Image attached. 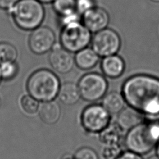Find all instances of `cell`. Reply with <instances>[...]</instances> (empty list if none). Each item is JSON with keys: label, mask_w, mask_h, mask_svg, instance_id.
<instances>
[{"label": "cell", "mask_w": 159, "mask_h": 159, "mask_svg": "<svg viewBox=\"0 0 159 159\" xmlns=\"http://www.w3.org/2000/svg\"><path fill=\"white\" fill-rule=\"evenodd\" d=\"M122 95L128 104L143 114H159V80L137 75L128 78L122 87Z\"/></svg>", "instance_id": "1"}, {"label": "cell", "mask_w": 159, "mask_h": 159, "mask_svg": "<svg viewBox=\"0 0 159 159\" xmlns=\"http://www.w3.org/2000/svg\"><path fill=\"white\" fill-rule=\"evenodd\" d=\"M60 86L58 76L48 69H39L33 72L27 81V89L37 101L45 102L57 96Z\"/></svg>", "instance_id": "2"}, {"label": "cell", "mask_w": 159, "mask_h": 159, "mask_svg": "<svg viewBox=\"0 0 159 159\" xmlns=\"http://www.w3.org/2000/svg\"><path fill=\"white\" fill-rule=\"evenodd\" d=\"M8 12L15 24L24 30L41 25L45 14L42 3L37 0H19Z\"/></svg>", "instance_id": "3"}, {"label": "cell", "mask_w": 159, "mask_h": 159, "mask_svg": "<svg viewBox=\"0 0 159 159\" xmlns=\"http://www.w3.org/2000/svg\"><path fill=\"white\" fill-rule=\"evenodd\" d=\"M159 140V124L141 123L130 129L125 144L131 152L144 154L150 152Z\"/></svg>", "instance_id": "4"}, {"label": "cell", "mask_w": 159, "mask_h": 159, "mask_svg": "<svg viewBox=\"0 0 159 159\" xmlns=\"http://www.w3.org/2000/svg\"><path fill=\"white\" fill-rule=\"evenodd\" d=\"M91 32L81 22L73 23L61 27L60 43L71 53H76L91 43Z\"/></svg>", "instance_id": "5"}, {"label": "cell", "mask_w": 159, "mask_h": 159, "mask_svg": "<svg viewBox=\"0 0 159 159\" xmlns=\"http://www.w3.org/2000/svg\"><path fill=\"white\" fill-rule=\"evenodd\" d=\"M78 86L81 97L83 99L94 102L103 98L108 84L103 75L92 72L84 75L80 79Z\"/></svg>", "instance_id": "6"}, {"label": "cell", "mask_w": 159, "mask_h": 159, "mask_svg": "<svg viewBox=\"0 0 159 159\" xmlns=\"http://www.w3.org/2000/svg\"><path fill=\"white\" fill-rule=\"evenodd\" d=\"M91 47L99 57L116 54L120 49L121 40L114 30L105 28L94 33L91 39Z\"/></svg>", "instance_id": "7"}, {"label": "cell", "mask_w": 159, "mask_h": 159, "mask_svg": "<svg viewBox=\"0 0 159 159\" xmlns=\"http://www.w3.org/2000/svg\"><path fill=\"white\" fill-rule=\"evenodd\" d=\"M109 112L99 104H93L86 107L81 115V122L84 128L91 132H99L109 122Z\"/></svg>", "instance_id": "8"}, {"label": "cell", "mask_w": 159, "mask_h": 159, "mask_svg": "<svg viewBox=\"0 0 159 159\" xmlns=\"http://www.w3.org/2000/svg\"><path fill=\"white\" fill-rule=\"evenodd\" d=\"M56 41L54 32L48 27L40 25L31 30L28 45L32 53L42 55L50 51Z\"/></svg>", "instance_id": "9"}, {"label": "cell", "mask_w": 159, "mask_h": 159, "mask_svg": "<svg viewBox=\"0 0 159 159\" xmlns=\"http://www.w3.org/2000/svg\"><path fill=\"white\" fill-rule=\"evenodd\" d=\"M48 61L52 68L60 74L70 72L75 64L72 53L64 48L60 43H55L50 50Z\"/></svg>", "instance_id": "10"}, {"label": "cell", "mask_w": 159, "mask_h": 159, "mask_svg": "<svg viewBox=\"0 0 159 159\" xmlns=\"http://www.w3.org/2000/svg\"><path fill=\"white\" fill-rule=\"evenodd\" d=\"M109 20L108 12L99 6H95L81 15L82 23L91 33H96L107 27Z\"/></svg>", "instance_id": "11"}, {"label": "cell", "mask_w": 159, "mask_h": 159, "mask_svg": "<svg viewBox=\"0 0 159 159\" xmlns=\"http://www.w3.org/2000/svg\"><path fill=\"white\" fill-rule=\"evenodd\" d=\"M101 68L106 76L110 78H116L124 72L125 63L120 57L114 54L102 58Z\"/></svg>", "instance_id": "12"}, {"label": "cell", "mask_w": 159, "mask_h": 159, "mask_svg": "<svg viewBox=\"0 0 159 159\" xmlns=\"http://www.w3.org/2000/svg\"><path fill=\"white\" fill-rule=\"evenodd\" d=\"M143 113L132 107L123 108L117 116V124L120 129L130 130L142 123Z\"/></svg>", "instance_id": "13"}, {"label": "cell", "mask_w": 159, "mask_h": 159, "mask_svg": "<svg viewBox=\"0 0 159 159\" xmlns=\"http://www.w3.org/2000/svg\"><path fill=\"white\" fill-rule=\"evenodd\" d=\"M74 58L75 63L78 68L83 70H88L97 65L99 57L92 48L86 47L76 52Z\"/></svg>", "instance_id": "14"}, {"label": "cell", "mask_w": 159, "mask_h": 159, "mask_svg": "<svg viewBox=\"0 0 159 159\" xmlns=\"http://www.w3.org/2000/svg\"><path fill=\"white\" fill-rule=\"evenodd\" d=\"M58 98L65 105H73L76 103L81 98L78 84L72 82H65L60 85Z\"/></svg>", "instance_id": "15"}, {"label": "cell", "mask_w": 159, "mask_h": 159, "mask_svg": "<svg viewBox=\"0 0 159 159\" xmlns=\"http://www.w3.org/2000/svg\"><path fill=\"white\" fill-rule=\"evenodd\" d=\"M60 114L61 109L59 104L53 100L43 102L39 111L40 119L47 124L56 123L58 120Z\"/></svg>", "instance_id": "16"}, {"label": "cell", "mask_w": 159, "mask_h": 159, "mask_svg": "<svg viewBox=\"0 0 159 159\" xmlns=\"http://www.w3.org/2000/svg\"><path fill=\"white\" fill-rule=\"evenodd\" d=\"M125 101L122 94L111 91L103 96L102 106L109 114H117L124 108Z\"/></svg>", "instance_id": "17"}, {"label": "cell", "mask_w": 159, "mask_h": 159, "mask_svg": "<svg viewBox=\"0 0 159 159\" xmlns=\"http://www.w3.org/2000/svg\"><path fill=\"white\" fill-rule=\"evenodd\" d=\"M99 133L101 142L107 145L119 144L121 138L120 127L116 124H108Z\"/></svg>", "instance_id": "18"}, {"label": "cell", "mask_w": 159, "mask_h": 159, "mask_svg": "<svg viewBox=\"0 0 159 159\" xmlns=\"http://www.w3.org/2000/svg\"><path fill=\"white\" fill-rule=\"evenodd\" d=\"M17 57V50L12 44L0 42V65L6 62L16 61Z\"/></svg>", "instance_id": "19"}, {"label": "cell", "mask_w": 159, "mask_h": 159, "mask_svg": "<svg viewBox=\"0 0 159 159\" xmlns=\"http://www.w3.org/2000/svg\"><path fill=\"white\" fill-rule=\"evenodd\" d=\"M53 8L58 16L71 13L76 11V0H55Z\"/></svg>", "instance_id": "20"}, {"label": "cell", "mask_w": 159, "mask_h": 159, "mask_svg": "<svg viewBox=\"0 0 159 159\" xmlns=\"http://www.w3.org/2000/svg\"><path fill=\"white\" fill-rule=\"evenodd\" d=\"M18 65L16 61H9L0 65V75L4 80H11L15 78L18 73Z\"/></svg>", "instance_id": "21"}, {"label": "cell", "mask_w": 159, "mask_h": 159, "mask_svg": "<svg viewBox=\"0 0 159 159\" xmlns=\"http://www.w3.org/2000/svg\"><path fill=\"white\" fill-rule=\"evenodd\" d=\"M21 106L23 110L27 114H34L39 110V102L32 96L25 95L20 101Z\"/></svg>", "instance_id": "22"}, {"label": "cell", "mask_w": 159, "mask_h": 159, "mask_svg": "<svg viewBox=\"0 0 159 159\" xmlns=\"http://www.w3.org/2000/svg\"><path fill=\"white\" fill-rule=\"evenodd\" d=\"M81 20V16L77 11H75L59 16L58 21L61 27H63L73 23L80 22Z\"/></svg>", "instance_id": "23"}, {"label": "cell", "mask_w": 159, "mask_h": 159, "mask_svg": "<svg viewBox=\"0 0 159 159\" xmlns=\"http://www.w3.org/2000/svg\"><path fill=\"white\" fill-rule=\"evenodd\" d=\"M74 159H99L97 153L89 147H82L78 149L74 157Z\"/></svg>", "instance_id": "24"}, {"label": "cell", "mask_w": 159, "mask_h": 159, "mask_svg": "<svg viewBox=\"0 0 159 159\" xmlns=\"http://www.w3.org/2000/svg\"><path fill=\"white\" fill-rule=\"evenodd\" d=\"M121 153V148L119 144L107 145L104 150L103 156L104 159H117Z\"/></svg>", "instance_id": "25"}, {"label": "cell", "mask_w": 159, "mask_h": 159, "mask_svg": "<svg viewBox=\"0 0 159 159\" xmlns=\"http://www.w3.org/2000/svg\"><path fill=\"white\" fill-rule=\"evenodd\" d=\"M94 6V0H76V11L81 16Z\"/></svg>", "instance_id": "26"}, {"label": "cell", "mask_w": 159, "mask_h": 159, "mask_svg": "<svg viewBox=\"0 0 159 159\" xmlns=\"http://www.w3.org/2000/svg\"><path fill=\"white\" fill-rule=\"evenodd\" d=\"M117 159H143L140 154L133 152H126L121 153Z\"/></svg>", "instance_id": "27"}, {"label": "cell", "mask_w": 159, "mask_h": 159, "mask_svg": "<svg viewBox=\"0 0 159 159\" xmlns=\"http://www.w3.org/2000/svg\"><path fill=\"white\" fill-rule=\"evenodd\" d=\"M19 0H0V9L9 11Z\"/></svg>", "instance_id": "28"}, {"label": "cell", "mask_w": 159, "mask_h": 159, "mask_svg": "<svg viewBox=\"0 0 159 159\" xmlns=\"http://www.w3.org/2000/svg\"><path fill=\"white\" fill-rule=\"evenodd\" d=\"M37 1H39L42 4H48V3H52L55 0H37Z\"/></svg>", "instance_id": "29"}, {"label": "cell", "mask_w": 159, "mask_h": 159, "mask_svg": "<svg viewBox=\"0 0 159 159\" xmlns=\"http://www.w3.org/2000/svg\"><path fill=\"white\" fill-rule=\"evenodd\" d=\"M157 155L159 157V140L157 143Z\"/></svg>", "instance_id": "30"}, {"label": "cell", "mask_w": 159, "mask_h": 159, "mask_svg": "<svg viewBox=\"0 0 159 159\" xmlns=\"http://www.w3.org/2000/svg\"><path fill=\"white\" fill-rule=\"evenodd\" d=\"M148 159H159V157H158L157 155H156V156H153V157H150Z\"/></svg>", "instance_id": "31"}, {"label": "cell", "mask_w": 159, "mask_h": 159, "mask_svg": "<svg viewBox=\"0 0 159 159\" xmlns=\"http://www.w3.org/2000/svg\"><path fill=\"white\" fill-rule=\"evenodd\" d=\"M151 1H153V2H159V0H151Z\"/></svg>", "instance_id": "32"}, {"label": "cell", "mask_w": 159, "mask_h": 159, "mask_svg": "<svg viewBox=\"0 0 159 159\" xmlns=\"http://www.w3.org/2000/svg\"><path fill=\"white\" fill-rule=\"evenodd\" d=\"M64 159H74L73 158H64Z\"/></svg>", "instance_id": "33"}, {"label": "cell", "mask_w": 159, "mask_h": 159, "mask_svg": "<svg viewBox=\"0 0 159 159\" xmlns=\"http://www.w3.org/2000/svg\"><path fill=\"white\" fill-rule=\"evenodd\" d=\"M1 105V98H0V106Z\"/></svg>", "instance_id": "34"}, {"label": "cell", "mask_w": 159, "mask_h": 159, "mask_svg": "<svg viewBox=\"0 0 159 159\" xmlns=\"http://www.w3.org/2000/svg\"><path fill=\"white\" fill-rule=\"evenodd\" d=\"M1 79H2V78H1V75H0V82H1Z\"/></svg>", "instance_id": "35"}]
</instances>
